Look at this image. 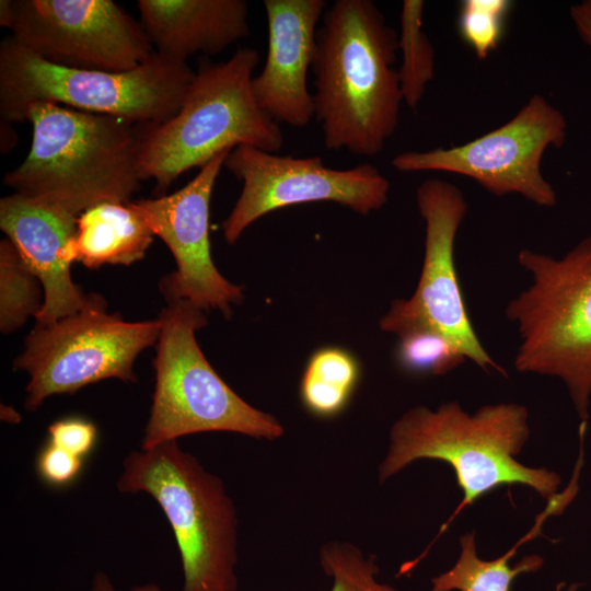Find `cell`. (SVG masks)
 <instances>
[{"mask_svg": "<svg viewBox=\"0 0 591 591\" xmlns=\"http://www.w3.org/2000/svg\"><path fill=\"white\" fill-rule=\"evenodd\" d=\"M83 459L47 442L36 459V470L47 484L62 487L72 483L81 472Z\"/></svg>", "mask_w": 591, "mask_h": 591, "instance_id": "4316f807", "label": "cell"}, {"mask_svg": "<svg viewBox=\"0 0 591 591\" xmlns=\"http://www.w3.org/2000/svg\"><path fill=\"white\" fill-rule=\"evenodd\" d=\"M33 138L3 183L14 193L78 217L104 201L129 202L141 186V126L114 116L36 102L26 109Z\"/></svg>", "mask_w": 591, "mask_h": 591, "instance_id": "7a4b0ae2", "label": "cell"}, {"mask_svg": "<svg viewBox=\"0 0 591 591\" xmlns=\"http://www.w3.org/2000/svg\"><path fill=\"white\" fill-rule=\"evenodd\" d=\"M322 570L332 578L329 591H396L376 579L379 566L374 556H364L352 543L331 541L318 551Z\"/></svg>", "mask_w": 591, "mask_h": 591, "instance_id": "cb8c5ba5", "label": "cell"}, {"mask_svg": "<svg viewBox=\"0 0 591 591\" xmlns=\"http://www.w3.org/2000/svg\"><path fill=\"white\" fill-rule=\"evenodd\" d=\"M12 20V0L0 1V25L10 27Z\"/></svg>", "mask_w": 591, "mask_h": 591, "instance_id": "f546056e", "label": "cell"}, {"mask_svg": "<svg viewBox=\"0 0 591 591\" xmlns=\"http://www.w3.org/2000/svg\"><path fill=\"white\" fill-rule=\"evenodd\" d=\"M153 232L129 202L104 201L80 213L73 237L74 260L90 269L141 260Z\"/></svg>", "mask_w": 591, "mask_h": 591, "instance_id": "ac0fdd59", "label": "cell"}, {"mask_svg": "<svg viewBox=\"0 0 591 591\" xmlns=\"http://www.w3.org/2000/svg\"><path fill=\"white\" fill-rule=\"evenodd\" d=\"M48 442L83 459L93 450L97 430L93 422L80 417H67L51 422Z\"/></svg>", "mask_w": 591, "mask_h": 591, "instance_id": "484cf974", "label": "cell"}, {"mask_svg": "<svg viewBox=\"0 0 591 591\" xmlns=\"http://www.w3.org/2000/svg\"><path fill=\"white\" fill-rule=\"evenodd\" d=\"M106 308L102 298L76 314L35 325L25 337L13 364L28 375L26 410H37L53 395L73 394L102 380L137 382L135 361L157 344L160 322H128Z\"/></svg>", "mask_w": 591, "mask_h": 591, "instance_id": "9c48e42d", "label": "cell"}, {"mask_svg": "<svg viewBox=\"0 0 591 591\" xmlns=\"http://www.w3.org/2000/svg\"><path fill=\"white\" fill-rule=\"evenodd\" d=\"M325 5L324 0L264 1L268 47L252 90L259 108L278 125L303 128L314 117L306 77Z\"/></svg>", "mask_w": 591, "mask_h": 591, "instance_id": "2e32d148", "label": "cell"}, {"mask_svg": "<svg viewBox=\"0 0 591 591\" xmlns=\"http://www.w3.org/2000/svg\"><path fill=\"white\" fill-rule=\"evenodd\" d=\"M512 5L508 0H464L459 12V32L478 59L497 49L506 16Z\"/></svg>", "mask_w": 591, "mask_h": 591, "instance_id": "d4e9b609", "label": "cell"}, {"mask_svg": "<svg viewBox=\"0 0 591 591\" xmlns=\"http://www.w3.org/2000/svg\"><path fill=\"white\" fill-rule=\"evenodd\" d=\"M244 0H139L140 24L155 53L182 62L215 55L250 35Z\"/></svg>", "mask_w": 591, "mask_h": 591, "instance_id": "e0dca14e", "label": "cell"}, {"mask_svg": "<svg viewBox=\"0 0 591 591\" xmlns=\"http://www.w3.org/2000/svg\"><path fill=\"white\" fill-rule=\"evenodd\" d=\"M1 419L8 422H19L21 420V417L19 413L9 406H1Z\"/></svg>", "mask_w": 591, "mask_h": 591, "instance_id": "4dcf8cb0", "label": "cell"}, {"mask_svg": "<svg viewBox=\"0 0 591 591\" xmlns=\"http://www.w3.org/2000/svg\"><path fill=\"white\" fill-rule=\"evenodd\" d=\"M518 262L530 286L509 302L520 345L514 367L566 384L582 424L591 396V236L560 258L522 250Z\"/></svg>", "mask_w": 591, "mask_h": 591, "instance_id": "52a82bcc", "label": "cell"}, {"mask_svg": "<svg viewBox=\"0 0 591 591\" xmlns=\"http://www.w3.org/2000/svg\"><path fill=\"white\" fill-rule=\"evenodd\" d=\"M397 37L370 0H336L324 11L311 70L326 149L371 158L394 135L403 102Z\"/></svg>", "mask_w": 591, "mask_h": 591, "instance_id": "6da1fadb", "label": "cell"}, {"mask_svg": "<svg viewBox=\"0 0 591 591\" xmlns=\"http://www.w3.org/2000/svg\"><path fill=\"white\" fill-rule=\"evenodd\" d=\"M566 131L563 113L543 95L534 94L509 121L470 142L402 152L391 164L405 173L463 175L495 196L518 194L537 206L554 207L557 195L543 176L541 164L549 147L564 144Z\"/></svg>", "mask_w": 591, "mask_h": 591, "instance_id": "30bf717a", "label": "cell"}, {"mask_svg": "<svg viewBox=\"0 0 591 591\" xmlns=\"http://www.w3.org/2000/svg\"><path fill=\"white\" fill-rule=\"evenodd\" d=\"M158 320L155 382L142 450L210 431L265 440L283 434L281 422L239 396L202 354L196 332L208 323L205 311L188 301L172 300Z\"/></svg>", "mask_w": 591, "mask_h": 591, "instance_id": "ba28073f", "label": "cell"}, {"mask_svg": "<svg viewBox=\"0 0 591 591\" xmlns=\"http://www.w3.org/2000/svg\"><path fill=\"white\" fill-rule=\"evenodd\" d=\"M461 553L454 566L431 579V591H510L513 579L525 572L540 569L543 558L529 555L515 566H509L514 548L503 556L484 560L477 556L475 534L460 537Z\"/></svg>", "mask_w": 591, "mask_h": 591, "instance_id": "ffe728a7", "label": "cell"}, {"mask_svg": "<svg viewBox=\"0 0 591 591\" xmlns=\"http://www.w3.org/2000/svg\"><path fill=\"white\" fill-rule=\"evenodd\" d=\"M579 590V584H570L569 588H568V591H578Z\"/></svg>", "mask_w": 591, "mask_h": 591, "instance_id": "1f68e13d", "label": "cell"}, {"mask_svg": "<svg viewBox=\"0 0 591 591\" xmlns=\"http://www.w3.org/2000/svg\"><path fill=\"white\" fill-rule=\"evenodd\" d=\"M224 166L243 184L221 223L229 244H234L257 219L277 209L333 201L367 216L381 209L389 198V179L369 163L336 170L325 166L320 157H281L239 146L229 152Z\"/></svg>", "mask_w": 591, "mask_h": 591, "instance_id": "8fae6325", "label": "cell"}, {"mask_svg": "<svg viewBox=\"0 0 591 591\" xmlns=\"http://www.w3.org/2000/svg\"><path fill=\"white\" fill-rule=\"evenodd\" d=\"M356 358L340 347H324L309 359L300 383L304 407L313 415L329 418L347 406L359 381Z\"/></svg>", "mask_w": 591, "mask_h": 591, "instance_id": "d6986e66", "label": "cell"}, {"mask_svg": "<svg viewBox=\"0 0 591 591\" xmlns=\"http://www.w3.org/2000/svg\"><path fill=\"white\" fill-rule=\"evenodd\" d=\"M44 304V288L9 239L0 242V329L10 334Z\"/></svg>", "mask_w": 591, "mask_h": 591, "instance_id": "7402d4cb", "label": "cell"}, {"mask_svg": "<svg viewBox=\"0 0 591 591\" xmlns=\"http://www.w3.org/2000/svg\"><path fill=\"white\" fill-rule=\"evenodd\" d=\"M416 201L426 227L421 274L409 299L391 303L380 320L381 331L396 336L421 327L439 331L477 367L506 374L479 341L457 279L455 237L467 211L463 193L449 182L429 178L418 186Z\"/></svg>", "mask_w": 591, "mask_h": 591, "instance_id": "7c38bea8", "label": "cell"}, {"mask_svg": "<svg viewBox=\"0 0 591 591\" xmlns=\"http://www.w3.org/2000/svg\"><path fill=\"white\" fill-rule=\"evenodd\" d=\"M529 434L528 410L514 403L486 405L473 415L457 402L434 410L416 406L391 427L379 480L384 483L417 460L431 459L455 472L463 491L455 513L502 485H525L551 500L561 483L559 475L515 460Z\"/></svg>", "mask_w": 591, "mask_h": 591, "instance_id": "3957f363", "label": "cell"}, {"mask_svg": "<svg viewBox=\"0 0 591 591\" xmlns=\"http://www.w3.org/2000/svg\"><path fill=\"white\" fill-rule=\"evenodd\" d=\"M144 493L164 512L181 555L182 591H237V513L223 480L177 440L132 451L116 483Z\"/></svg>", "mask_w": 591, "mask_h": 591, "instance_id": "5b68a950", "label": "cell"}, {"mask_svg": "<svg viewBox=\"0 0 591 591\" xmlns=\"http://www.w3.org/2000/svg\"><path fill=\"white\" fill-rule=\"evenodd\" d=\"M398 364L410 373L442 375L467 360L451 338L432 328H414L398 335Z\"/></svg>", "mask_w": 591, "mask_h": 591, "instance_id": "603a6c76", "label": "cell"}, {"mask_svg": "<svg viewBox=\"0 0 591 591\" xmlns=\"http://www.w3.org/2000/svg\"><path fill=\"white\" fill-rule=\"evenodd\" d=\"M88 591H117L111 578L103 571H97L92 579ZM128 591H161L157 583L136 586Z\"/></svg>", "mask_w": 591, "mask_h": 591, "instance_id": "f1b7e54d", "label": "cell"}, {"mask_svg": "<svg viewBox=\"0 0 591 591\" xmlns=\"http://www.w3.org/2000/svg\"><path fill=\"white\" fill-rule=\"evenodd\" d=\"M569 14L580 38L591 47V0L573 4Z\"/></svg>", "mask_w": 591, "mask_h": 591, "instance_id": "83f0119b", "label": "cell"}, {"mask_svg": "<svg viewBox=\"0 0 591 591\" xmlns=\"http://www.w3.org/2000/svg\"><path fill=\"white\" fill-rule=\"evenodd\" d=\"M77 218L60 207L16 193L0 199V228L44 288L36 325L51 324L102 299L84 294L71 278Z\"/></svg>", "mask_w": 591, "mask_h": 591, "instance_id": "9a60e30c", "label": "cell"}, {"mask_svg": "<svg viewBox=\"0 0 591 591\" xmlns=\"http://www.w3.org/2000/svg\"><path fill=\"white\" fill-rule=\"evenodd\" d=\"M256 49L239 48L225 62H205L195 73L183 104L170 119L141 126L138 164L141 181L155 182V197L164 196L184 172L201 169L212 158L239 146L277 153L283 135L257 105L253 72Z\"/></svg>", "mask_w": 591, "mask_h": 591, "instance_id": "277c9868", "label": "cell"}, {"mask_svg": "<svg viewBox=\"0 0 591 591\" xmlns=\"http://www.w3.org/2000/svg\"><path fill=\"white\" fill-rule=\"evenodd\" d=\"M424 7L421 0H404L399 14L402 63L397 72L403 102L410 108L420 103L434 73V48L422 31Z\"/></svg>", "mask_w": 591, "mask_h": 591, "instance_id": "44dd1931", "label": "cell"}, {"mask_svg": "<svg viewBox=\"0 0 591 591\" xmlns=\"http://www.w3.org/2000/svg\"><path fill=\"white\" fill-rule=\"evenodd\" d=\"M194 77L186 62L158 53L125 72L66 68L7 36L0 44V116L21 123L32 103L48 102L154 126L178 112Z\"/></svg>", "mask_w": 591, "mask_h": 591, "instance_id": "8992f818", "label": "cell"}, {"mask_svg": "<svg viewBox=\"0 0 591 591\" xmlns=\"http://www.w3.org/2000/svg\"><path fill=\"white\" fill-rule=\"evenodd\" d=\"M12 37L44 60L125 72L154 53L140 22L112 0H12Z\"/></svg>", "mask_w": 591, "mask_h": 591, "instance_id": "4fadbf2b", "label": "cell"}, {"mask_svg": "<svg viewBox=\"0 0 591 591\" xmlns=\"http://www.w3.org/2000/svg\"><path fill=\"white\" fill-rule=\"evenodd\" d=\"M230 151L212 158L179 190L130 201L175 259L176 269L159 283L165 300H185L205 312L218 310L227 317L233 305L242 303L244 288L230 282L213 264L209 217L213 186Z\"/></svg>", "mask_w": 591, "mask_h": 591, "instance_id": "5bb4252c", "label": "cell"}]
</instances>
